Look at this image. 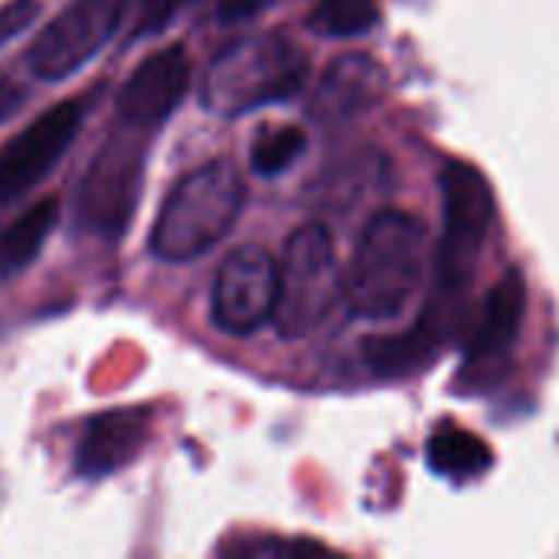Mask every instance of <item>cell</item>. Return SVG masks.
Here are the masks:
<instances>
[{"instance_id": "6da1fadb", "label": "cell", "mask_w": 559, "mask_h": 559, "mask_svg": "<svg viewBox=\"0 0 559 559\" xmlns=\"http://www.w3.org/2000/svg\"><path fill=\"white\" fill-rule=\"evenodd\" d=\"M426 223L403 210H380L360 233L344 272V298L367 321H390L416 298L429 269Z\"/></svg>"}, {"instance_id": "7a4b0ae2", "label": "cell", "mask_w": 559, "mask_h": 559, "mask_svg": "<svg viewBox=\"0 0 559 559\" xmlns=\"http://www.w3.org/2000/svg\"><path fill=\"white\" fill-rule=\"evenodd\" d=\"M242 203L246 183L229 157L193 167L167 193L151 229V252L164 262L200 259L233 233Z\"/></svg>"}, {"instance_id": "3957f363", "label": "cell", "mask_w": 559, "mask_h": 559, "mask_svg": "<svg viewBox=\"0 0 559 559\" xmlns=\"http://www.w3.org/2000/svg\"><path fill=\"white\" fill-rule=\"evenodd\" d=\"M308 52L288 33H259L226 46L206 69L203 105L213 115L239 118L252 108L295 98L308 82Z\"/></svg>"}, {"instance_id": "277c9868", "label": "cell", "mask_w": 559, "mask_h": 559, "mask_svg": "<svg viewBox=\"0 0 559 559\" xmlns=\"http://www.w3.org/2000/svg\"><path fill=\"white\" fill-rule=\"evenodd\" d=\"M151 134L154 131L115 118L79 183L75 219L85 233L98 239H118L131 226V216L141 203Z\"/></svg>"}, {"instance_id": "5b68a950", "label": "cell", "mask_w": 559, "mask_h": 559, "mask_svg": "<svg viewBox=\"0 0 559 559\" xmlns=\"http://www.w3.org/2000/svg\"><path fill=\"white\" fill-rule=\"evenodd\" d=\"M344 295V275L337 272L334 242L321 223L295 229L278 259V292L272 324L285 341L314 334L337 298Z\"/></svg>"}, {"instance_id": "8992f818", "label": "cell", "mask_w": 559, "mask_h": 559, "mask_svg": "<svg viewBox=\"0 0 559 559\" xmlns=\"http://www.w3.org/2000/svg\"><path fill=\"white\" fill-rule=\"evenodd\" d=\"M442 239L436 252V288L465 295L475 262L495 226V197L485 174L472 164H445L442 170Z\"/></svg>"}, {"instance_id": "52a82bcc", "label": "cell", "mask_w": 559, "mask_h": 559, "mask_svg": "<svg viewBox=\"0 0 559 559\" xmlns=\"http://www.w3.org/2000/svg\"><path fill=\"white\" fill-rule=\"evenodd\" d=\"M124 13L128 0H72L29 43L26 66L46 82L75 75L115 39Z\"/></svg>"}, {"instance_id": "ba28073f", "label": "cell", "mask_w": 559, "mask_h": 559, "mask_svg": "<svg viewBox=\"0 0 559 559\" xmlns=\"http://www.w3.org/2000/svg\"><path fill=\"white\" fill-rule=\"evenodd\" d=\"M85 98L56 102L0 147V203L29 193L62 160L85 121Z\"/></svg>"}, {"instance_id": "9c48e42d", "label": "cell", "mask_w": 559, "mask_h": 559, "mask_svg": "<svg viewBox=\"0 0 559 559\" xmlns=\"http://www.w3.org/2000/svg\"><path fill=\"white\" fill-rule=\"evenodd\" d=\"M278 262L262 246L233 249L213 282V324L226 334H252L275 311Z\"/></svg>"}, {"instance_id": "30bf717a", "label": "cell", "mask_w": 559, "mask_h": 559, "mask_svg": "<svg viewBox=\"0 0 559 559\" xmlns=\"http://www.w3.org/2000/svg\"><path fill=\"white\" fill-rule=\"evenodd\" d=\"M190 88V56L183 46H167L151 52L118 88L115 118L157 131Z\"/></svg>"}, {"instance_id": "8fae6325", "label": "cell", "mask_w": 559, "mask_h": 559, "mask_svg": "<svg viewBox=\"0 0 559 559\" xmlns=\"http://www.w3.org/2000/svg\"><path fill=\"white\" fill-rule=\"evenodd\" d=\"M151 436L147 406H121L88 419L75 445V472L82 478H105L131 465Z\"/></svg>"}, {"instance_id": "7c38bea8", "label": "cell", "mask_w": 559, "mask_h": 559, "mask_svg": "<svg viewBox=\"0 0 559 559\" xmlns=\"http://www.w3.org/2000/svg\"><path fill=\"white\" fill-rule=\"evenodd\" d=\"M386 75L383 66L367 52L341 56L321 79L311 95V118L318 121H347L364 115L383 98Z\"/></svg>"}, {"instance_id": "4fadbf2b", "label": "cell", "mask_w": 559, "mask_h": 559, "mask_svg": "<svg viewBox=\"0 0 559 559\" xmlns=\"http://www.w3.org/2000/svg\"><path fill=\"white\" fill-rule=\"evenodd\" d=\"M524 314H527V285L521 272H508L498 278V285L488 292L478 311V321L468 337V357L485 360L508 350L521 334Z\"/></svg>"}, {"instance_id": "5bb4252c", "label": "cell", "mask_w": 559, "mask_h": 559, "mask_svg": "<svg viewBox=\"0 0 559 559\" xmlns=\"http://www.w3.org/2000/svg\"><path fill=\"white\" fill-rule=\"evenodd\" d=\"M360 347H364L367 367L377 377H409L439 357L442 341L426 324H416L413 331H403V334L367 337Z\"/></svg>"}, {"instance_id": "9a60e30c", "label": "cell", "mask_w": 559, "mask_h": 559, "mask_svg": "<svg viewBox=\"0 0 559 559\" xmlns=\"http://www.w3.org/2000/svg\"><path fill=\"white\" fill-rule=\"evenodd\" d=\"M59 197H43L29 210H23L10 226L0 229V278L26 269L39 255L46 236L59 223Z\"/></svg>"}, {"instance_id": "2e32d148", "label": "cell", "mask_w": 559, "mask_h": 559, "mask_svg": "<svg viewBox=\"0 0 559 559\" xmlns=\"http://www.w3.org/2000/svg\"><path fill=\"white\" fill-rule=\"evenodd\" d=\"M426 455H429V465L436 475H445L455 481L475 478L491 465V449L478 436H472L468 429H459V426L439 429L429 439Z\"/></svg>"}, {"instance_id": "e0dca14e", "label": "cell", "mask_w": 559, "mask_h": 559, "mask_svg": "<svg viewBox=\"0 0 559 559\" xmlns=\"http://www.w3.org/2000/svg\"><path fill=\"white\" fill-rule=\"evenodd\" d=\"M380 20V3L377 0H318L311 13V26L328 33V36H360L373 29Z\"/></svg>"}, {"instance_id": "ac0fdd59", "label": "cell", "mask_w": 559, "mask_h": 559, "mask_svg": "<svg viewBox=\"0 0 559 559\" xmlns=\"http://www.w3.org/2000/svg\"><path fill=\"white\" fill-rule=\"evenodd\" d=\"M305 151V131L295 124H278L269 128L255 138L252 151H249V167L259 177H275L282 170H288Z\"/></svg>"}, {"instance_id": "d6986e66", "label": "cell", "mask_w": 559, "mask_h": 559, "mask_svg": "<svg viewBox=\"0 0 559 559\" xmlns=\"http://www.w3.org/2000/svg\"><path fill=\"white\" fill-rule=\"evenodd\" d=\"M190 3L197 0H138L134 10H138V20H134V39L141 36H151V33H160L167 23L177 20L180 10H187Z\"/></svg>"}, {"instance_id": "ffe728a7", "label": "cell", "mask_w": 559, "mask_h": 559, "mask_svg": "<svg viewBox=\"0 0 559 559\" xmlns=\"http://www.w3.org/2000/svg\"><path fill=\"white\" fill-rule=\"evenodd\" d=\"M43 3L39 0H7L0 3V46H7L13 36L29 29V23L39 16Z\"/></svg>"}, {"instance_id": "44dd1931", "label": "cell", "mask_w": 559, "mask_h": 559, "mask_svg": "<svg viewBox=\"0 0 559 559\" xmlns=\"http://www.w3.org/2000/svg\"><path fill=\"white\" fill-rule=\"evenodd\" d=\"M272 0H219V20L223 23H242L262 13Z\"/></svg>"}, {"instance_id": "7402d4cb", "label": "cell", "mask_w": 559, "mask_h": 559, "mask_svg": "<svg viewBox=\"0 0 559 559\" xmlns=\"http://www.w3.org/2000/svg\"><path fill=\"white\" fill-rule=\"evenodd\" d=\"M26 102V92L10 79V75H0V124Z\"/></svg>"}]
</instances>
